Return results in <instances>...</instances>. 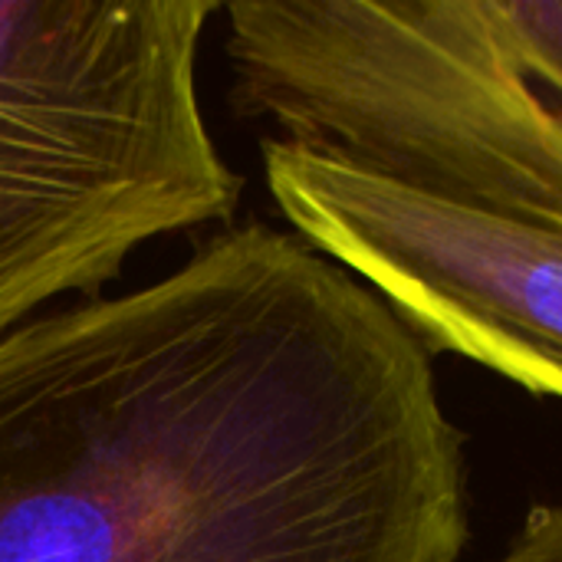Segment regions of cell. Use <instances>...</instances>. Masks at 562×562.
<instances>
[{"mask_svg":"<svg viewBox=\"0 0 562 562\" xmlns=\"http://www.w3.org/2000/svg\"><path fill=\"white\" fill-rule=\"evenodd\" d=\"M260 151L296 237L379 293L428 352L562 398V231L408 191L277 135Z\"/></svg>","mask_w":562,"mask_h":562,"instance_id":"4","label":"cell"},{"mask_svg":"<svg viewBox=\"0 0 562 562\" xmlns=\"http://www.w3.org/2000/svg\"><path fill=\"white\" fill-rule=\"evenodd\" d=\"M231 102L471 211L562 231V105L507 0H231Z\"/></svg>","mask_w":562,"mask_h":562,"instance_id":"3","label":"cell"},{"mask_svg":"<svg viewBox=\"0 0 562 562\" xmlns=\"http://www.w3.org/2000/svg\"><path fill=\"white\" fill-rule=\"evenodd\" d=\"M501 562H562V504L533 507Z\"/></svg>","mask_w":562,"mask_h":562,"instance_id":"6","label":"cell"},{"mask_svg":"<svg viewBox=\"0 0 562 562\" xmlns=\"http://www.w3.org/2000/svg\"><path fill=\"white\" fill-rule=\"evenodd\" d=\"M517 43L550 95L562 105V0H507Z\"/></svg>","mask_w":562,"mask_h":562,"instance_id":"5","label":"cell"},{"mask_svg":"<svg viewBox=\"0 0 562 562\" xmlns=\"http://www.w3.org/2000/svg\"><path fill=\"white\" fill-rule=\"evenodd\" d=\"M214 0H0V339L142 244L231 221L198 102Z\"/></svg>","mask_w":562,"mask_h":562,"instance_id":"2","label":"cell"},{"mask_svg":"<svg viewBox=\"0 0 562 562\" xmlns=\"http://www.w3.org/2000/svg\"><path fill=\"white\" fill-rule=\"evenodd\" d=\"M464 435L349 270L250 221L0 339V562H458Z\"/></svg>","mask_w":562,"mask_h":562,"instance_id":"1","label":"cell"}]
</instances>
